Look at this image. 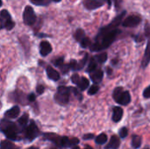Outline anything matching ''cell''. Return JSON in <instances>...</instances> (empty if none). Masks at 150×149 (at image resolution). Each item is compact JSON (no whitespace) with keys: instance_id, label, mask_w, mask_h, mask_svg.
<instances>
[{"instance_id":"obj_4","label":"cell","mask_w":150,"mask_h":149,"mask_svg":"<svg viewBox=\"0 0 150 149\" xmlns=\"http://www.w3.org/2000/svg\"><path fill=\"white\" fill-rule=\"evenodd\" d=\"M24 135L28 141H33L35 138H37L40 135V130L34 121L32 120L28 126L25 127Z\"/></svg>"},{"instance_id":"obj_7","label":"cell","mask_w":150,"mask_h":149,"mask_svg":"<svg viewBox=\"0 0 150 149\" xmlns=\"http://www.w3.org/2000/svg\"><path fill=\"white\" fill-rule=\"evenodd\" d=\"M15 26V23L11 19V16L7 10L1 11V28H5L10 31Z\"/></svg>"},{"instance_id":"obj_36","label":"cell","mask_w":150,"mask_h":149,"mask_svg":"<svg viewBox=\"0 0 150 149\" xmlns=\"http://www.w3.org/2000/svg\"><path fill=\"white\" fill-rule=\"evenodd\" d=\"M76 65H77V61H75V60H71L69 63V68L70 69H73V70H76Z\"/></svg>"},{"instance_id":"obj_10","label":"cell","mask_w":150,"mask_h":149,"mask_svg":"<svg viewBox=\"0 0 150 149\" xmlns=\"http://www.w3.org/2000/svg\"><path fill=\"white\" fill-rule=\"evenodd\" d=\"M45 140H48L49 141H52L58 147L62 148V137L59 136L56 133H44L43 134Z\"/></svg>"},{"instance_id":"obj_3","label":"cell","mask_w":150,"mask_h":149,"mask_svg":"<svg viewBox=\"0 0 150 149\" xmlns=\"http://www.w3.org/2000/svg\"><path fill=\"white\" fill-rule=\"evenodd\" d=\"M112 96L114 100L120 105H127L131 102L130 93L127 90H123L121 87L116 88L113 91Z\"/></svg>"},{"instance_id":"obj_37","label":"cell","mask_w":150,"mask_h":149,"mask_svg":"<svg viewBox=\"0 0 150 149\" xmlns=\"http://www.w3.org/2000/svg\"><path fill=\"white\" fill-rule=\"evenodd\" d=\"M44 90H45V87L43 85H41V84H39L37 86V88H36V91H37V93L39 95H41L44 92Z\"/></svg>"},{"instance_id":"obj_29","label":"cell","mask_w":150,"mask_h":149,"mask_svg":"<svg viewBox=\"0 0 150 149\" xmlns=\"http://www.w3.org/2000/svg\"><path fill=\"white\" fill-rule=\"evenodd\" d=\"M36 5H47L49 4V0H30Z\"/></svg>"},{"instance_id":"obj_38","label":"cell","mask_w":150,"mask_h":149,"mask_svg":"<svg viewBox=\"0 0 150 149\" xmlns=\"http://www.w3.org/2000/svg\"><path fill=\"white\" fill-rule=\"evenodd\" d=\"M143 97L145 98H150V86L146 88L143 91Z\"/></svg>"},{"instance_id":"obj_45","label":"cell","mask_w":150,"mask_h":149,"mask_svg":"<svg viewBox=\"0 0 150 149\" xmlns=\"http://www.w3.org/2000/svg\"><path fill=\"white\" fill-rule=\"evenodd\" d=\"M52 1H54V2H55V3H59V2H61L62 0H52Z\"/></svg>"},{"instance_id":"obj_39","label":"cell","mask_w":150,"mask_h":149,"mask_svg":"<svg viewBox=\"0 0 150 149\" xmlns=\"http://www.w3.org/2000/svg\"><path fill=\"white\" fill-rule=\"evenodd\" d=\"M35 98H36V97H35V95H34L33 93L29 94L28 97H27V100H28L29 102H34V101H35Z\"/></svg>"},{"instance_id":"obj_12","label":"cell","mask_w":150,"mask_h":149,"mask_svg":"<svg viewBox=\"0 0 150 149\" xmlns=\"http://www.w3.org/2000/svg\"><path fill=\"white\" fill-rule=\"evenodd\" d=\"M90 76L92 80L93 83H98L102 81L103 79V76H104V72L102 71V69H96L95 71L91 72L90 74Z\"/></svg>"},{"instance_id":"obj_6","label":"cell","mask_w":150,"mask_h":149,"mask_svg":"<svg viewBox=\"0 0 150 149\" xmlns=\"http://www.w3.org/2000/svg\"><path fill=\"white\" fill-rule=\"evenodd\" d=\"M23 20L26 25H33L35 24L37 20V17L32 6L30 5L25 6L24 12H23Z\"/></svg>"},{"instance_id":"obj_28","label":"cell","mask_w":150,"mask_h":149,"mask_svg":"<svg viewBox=\"0 0 150 149\" xmlns=\"http://www.w3.org/2000/svg\"><path fill=\"white\" fill-rule=\"evenodd\" d=\"M80 44H81V47H83V48H86V47H91V40H90V39L89 38H87V37H85L81 42H80Z\"/></svg>"},{"instance_id":"obj_33","label":"cell","mask_w":150,"mask_h":149,"mask_svg":"<svg viewBox=\"0 0 150 149\" xmlns=\"http://www.w3.org/2000/svg\"><path fill=\"white\" fill-rule=\"evenodd\" d=\"M98 91V85H92V86L89 89L88 94H89V95H95Z\"/></svg>"},{"instance_id":"obj_34","label":"cell","mask_w":150,"mask_h":149,"mask_svg":"<svg viewBox=\"0 0 150 149\" xmlns=\"http://www.w3.org/2000/svg\"><path fill=\"white\" fill-rule=\"evenodd\" d=\"M80 80H81V77L79 76V75L78 74H74L72 76H71V81H72V83H75V84H78V83L80 82Z\"/></svg>"},{"instance_id":"obj_9","label":"cell","mask_w":150,"mask_h":149,"mask_svg":"<svg viewBox=\"0 0 150 149\" xmlns=\"http://www.w3.org/2000/svg\"><path fill=\"white\" fill-rule=\"evenodd\" d=\"M83 4L87 10L92 11L102 7L105 4V2L103 0H83Z\"/></svg>"},{"instance_id":"obj_21","label":"cell","mask_w":150,"mask_h":149,"mask_svg":"<svg viewBox=\"0 0 150 149\" xmlns=\"http://www.w3.org/2000/svg\"><path fill=\"white\" fill-rule=\"evenodd\" d=\"M142 145V138L138 135H134L132 139V147L133 148L138 149Z\"/></svg>"},{"instance_id":"obj_15","label":"cell","mask_w":150,"mask_h":149,"mask_svg":"<svg viewBox=\"0 0 150 149\" xmlns=\"http://www.w3.org/2000/svg\"><path fill=\"white\" fill-rule=\"evenodd\" d=\"M123 117V110L120 106L113 107V114H112V120L115 123H118L121 120Z\"/></svg>"},{"instance_id":"obj_44","label":"cell","mask_w":150,"mask_h":149,"mask_svg":"<svg viewBox=\"0 0 150 149\" xmlns=\"http://www.w3.org/2000/svg\"><path fill=\"white\" fill-rule=\"evenodd\" d=\"M72 149H80L79 147H77V146H76V147H73V148Z\"/></svg>"},{"instance_id":"obj_35","label":"cell","mask_w":150,"mask_h":149,"mask_svg":"<svg viewBox=\"0 0 150 149\" xmlns=\"http://www.w3.org/2000/svg\"><path fill=\"white\" fill-rule=\"evenodd\" d=\"M79 143V140L77 138H73L69 140V147H76Z\"/></svg>"},{"instance_id":"obj_27","label":"cell","mask_w":150,"mask_h":149,"mask_svg":"<svg viewBox=\"0 0 150 149\" xmlns=\"http://www.w3.org/2000/svg\"><path fill=\"white\" fill-rule=\"evenodd\" d=\"M53 63H54V66H56V67H58V68H61L62 65L65 64V63H64V58H63V57H59V58H57L56 60H54V61H53Z\"/></svg>"},{"instance_id":"obj_32","label":"cell","mask_w":150,"mask_h":149,"mask_svg":"<svg viewBox=\"0 0 150 149\" xmlns=\"http://www.w3.org/2000/svg\"><path fill=\"white\" fill-rule=\"evenodd\" d=\"M70 92H72L76 97H77V99H79V100H82V98H83V97H82V94L76 89V88H73V87H70Z\"/></svg>"},{"instance_id":"obj_1","label":"cell","mask_w":150,"mask_h":149,"mask_svg":"<svg viewBox=\"0 0 150 149\" xmlns=\"http://www.w3.org/2000/svg\"><path fill=\"white\" fill-rule=\"evenodd\" d=\"M125 15L126 12L123 11L121 14L117 16L112 23L99 30L98 35L95 38V42L90 47L91 51H100L109 47L112 45V43L117 38L118 34L120 32V31L118 29V25Z\"/></svg>"},{"instance_id":"obj_42","label":"cell","mask_w":150,"mask_h":149,"mask_svg":"<svg viewBox=\"0 0 150 149\" xmlns=\"http://www.w3.org/2000/svg\"><path fill=\"white\" fill-rule=\"evenodd\" d=\"M84 149H93V148H91V146H86V147H85V148H84Z\"/></svg>"},{"instance_id":"obj_5","label":"cell","mask_w":150,"mask_h":149,"mask_svg":"<svg viewBox=\"0 0 150 149\" xmlns=\"http://www.w3.org/2000/svg\"><path fill=\"white\" fill-rule=\"evenodd\" d=\"M145 34L148 37V43H147L144 56L142 61V68H147L150 62V25L149 23H147L145 25Z\"/></svg>"},{"instance_id":"obj_30","label":"cell","mask_w":150,"mask_h":149,"mask_svg":"<svg viewBox=\"0 0 150 149\" xmlns=\"http://www.w3.org/2000/svg\"><path fill=\"white\" fill-rule=\"evenodd\" d=\"M119 134H120V138H122V139L126 138V137L128 135V130H127V127H122V128L120 130Z\"/></svg>"},{"instance_id":"obj_41","label":"cell","mask_w":150,"mask_h":149,"mask_svg":"<svg viewBox=\"0 0 150 149\" xmlns=\"http://www.w3.org/2000/svg\"><path fill=\"white\" fill-rule=\"evenodd\" d=\"M107 73H108L109 75H111V74H112V69H111L110 68H107Z\"/></svg>"},{"instance_id":"obj_25","label":"cell","mask_w":150,"mask_h":149,"mask_svg":"<svg viewBox=\"0 0 150 149\" xmlns=\"http://www.w3.org/2000/svg\"><path fill=\"white\" fill-rule=\"evenodd\" d=\"M94 58L96 59V61L99 63H104L107 60V54L106 53H102L99 54H97L96 56H94Z\"/></svg>"},{"instance_id":"obj_23","label":"cell","mask_w":150,"mask_h":149,"mask_svg":"<svg viewBox=\"0 0 150 149\" xmlns=\"http://www.w3.org/2000/svg\"><path fill=\"white\" fill-rule=\"evenodd\" d=\"M96 68H97V61H96L95 58H91L86 71L87 72H93V71L96 70Z\"/></svg>"},{"instance_id":"obj_8","label":"cell","mask_w":150,"mask_h":149,"mask_svg":"<svg viewBox=\"0 0 150 149\" xmlns=\"http://www.w3.org/2000/svg\"><path fill=\"white\" fill-rule=\"evenodd\" d=\"M141 21H142V18L139 16L131 15L124 19V21L122 22V25L124 27H135L141 23Z\"/></svg>"},{"instance_id":"obj_17","label":"cell","mask_w":150,"mask_h":149,"mask_svg":"<svg viewBox=\"0 0 150 149\" xmlns=\"http://www.w3.org/2000/svg\"><path fill=\"white\" fill-rule=\"evenodd\" d=\"M120 145V139L117 136H112L109 141V143L105 146V149H118Z\"/></svg>"},{"instance_id":"obj_13","label":"cell","mask_w":150,"mask_h":149,"mask_svg":"<svg viewBox=\"0 0 150 149\" xmlns=\"http://www.w3.org/2000/svg\"><path fill=\"white\" fill-rule=\"evenodd\" d=\"M54 100L60 105H66L69 103V94H63V93L56 92V94L54 95Z\"/></svg>"},{"instance_id":"obj_40","label":"cell","mask_w":150,"mask_h":149,"mask_svg":"<svg viewBox=\"0 0 150 149\" xmlns=\"http://www.w3.org/2000/svg\"><path fill=\"white\" fill-rule=\"evenodd\" d=\"M93 138H94V134H92V133L84 134L83 137V140H91V139H93Z\"/></svg>"},{"instance_id":"obj_22","label":"cell","mask_w":150,"mask_h":149,"mask_svg":"<svg viewBox=\"0 0 150 149\" xmlns=\"http://www.w3.org/2000/svg\"><path fill=\"white\" fill-rule=\"evenodd\" d=\"M107 141V135L105 133H101L96 138V143L98 145H103Z\"/></svg>"},{"instance_id":"obj_18","label":"cell","mask_w":150,"mask_h":149,"mask_svg":"<svg viewBox=\"0 0 150 149\" xmlns=\"http://www.w3.org/2000/svg\"><path fill=\"white\" fill-rule=\"evenodd\" d=\"M1 149H19V148L9 141H2Z\"/></svg>"},{"instance_id":"obj_2","label":"cell","mask_w":150,"mask_h":149,"mask_svg":"<svg viewBox=\"0 0 150 149\" xmlns=\"http://www.w3.org/2000/svg\"><path fill=\"white\" fill-rule=\"evenodd\" d=\"M0 127H1L2 133L5 135V137L8 140L17 141L18 139V129L13 122L10 120H6V119H2Z\"/></svg>"},{"instance_id":"obj_16","label":"cell","mask_w":150,"mask_h":149,"mask_svg":"<svg viewBox=\"0 0 150 149\" xmlns=\"http://www.w3.org/2000/svg\"><path fill=\"white\" fill-rule=\"evenodd\" d=\"M47 75L48 76L49 79L53 80V81H58L60 79V74L58 71H56L54 68H53L50 66L47 67Z\"/></svg>"},{"instance_id":"obj_24","label":"cell","mask_w":150,"mask_h":149,"mask_svg":"<svg viewBox=\"0 0 150 149\" xmlns=\"http://www.w3.org/2000/svg\"><path fill=\"white\" fill-rule=\"evenodd\" d=\"M28 119H29V116L27 113H25L23 114L18 120V124L21 126H26L27 123H28Z\"/></svg>"},{"instance_id":"obj_14","label":"cell","mask_w":150,"mask_h":149,"mask_svg":"<svg viewBox=\"0 0 150 149\" xmlns=\"http://www.w3.org/2000/svg\"><path fill=\"white\" fill-rule=\"evenodd\" d=\"M20 113V109L18 106H13L10 110L6 111L4 113V116L7 119H16Z\"/></svg>"},{"instance_id":"obj_19","label":"cell","mask_w":150,"mask_h":149,"mask_svg":"<svg viewBox=\"0 0 150 149\" xmlns=\"http://www.w3.org/2000/svg\"><path fill=\"white\" fill-rule=\"evenodd\" d=\"M89 85H90V81H89L86 77H81V80H80V82H79L78 84H77L78 88H79L81 90H86V89L89 87Z\"/></svg>"},{"instance_id":"obj_11","label":"cell","mask_w":150,"mask_h":149,"mask_svg":"<svg viewBox=\"0 0 150 149\" xmlns=\"http://www.w3.org/2000/svg\"><path fill=\"white\" fill-rule=\"evenodd\" d=\"M52 52V46L49 42L43 40L40 44V54L41 56H47Z\"/></svg>"},{"instance_id":"obj_20","label":"cell","mask_w":150,"mask_h":149,"mask_svg":"<svg viewBox=\"0 0 150 149\" xmlns=\"http://www.w3.org/2000/svg\"><path fill=\"white\" fill-rule=\"evenodd\" d=\"M74 37H75L76 41L81 42L86 36H85V32H84V31L83 29H77L76 31L75 34H74Z\"/></svg>"},{"instance_id":"obj_46","label":"cell","mask_w":150,"mask_h":149,"mask_svg":"<svg viewBox=\"0 0 150 149\" xmlns=\"http://www.w3.org/2000/svg\"><path fill=\"white\" fill-rule=\"evenodd\" d=\"M143 149H149V147H146V148H144Z\"/></svg>"},{"instance_id":"obj_31","label":"cell","mask_w":150,"mask_h":149,"mask_svg":"<svg viewBox=\"0 0 150 149\" xmlns=\"http://www.w3.org/2000/svg\"><path fill=\"white\" fill-rule=\"evenodd\" d=\"M58 92L63 93V94H70V88H68L65 86H60L58 88Z\"/></svg>"},{"instance_id":"obj_43","label":"cell","mask_w":150,"mask_h":149,"mask_svg":"<svg viewBox=\"0 0 150 149\" xmlns=\"http://www.w3.org/2000/svg\"><path fill=\"white\" fill-rule=\"evenodd\" d=\"M26 149H39L38 148H36V147H31V148H26Z\"/></svg>"},{"instance_id":"obj_26","label":"cell","mask_w":150,"mask_h":149,"mask_svg":"<svg viewBox=\"0 0 150 149\" xmlns=\"http://www.w3.org/2000/svg\"><path fill=\"white\" fill-rule=\"evenodd\" d=\"M87 60H88V54H85V55H84V57L80 61H77V65H76V70H79V69H82L83 67H84V65L86 64V62H87Z\"/></svg>"}]
</instances>
